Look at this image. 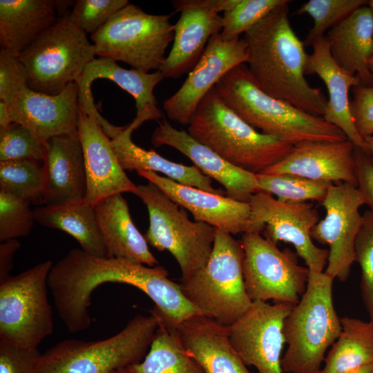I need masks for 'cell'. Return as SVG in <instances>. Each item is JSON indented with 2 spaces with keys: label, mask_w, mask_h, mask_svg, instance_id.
<instances>
[{
  "label": "cell",
  "mask_w": 373,
  "mask_h": 373,
  "mask_svg": "<svg viewBox=\"0 0 373 373\" xmlns=\"http://www.w3.org/2000/svg\"><path fill=\"white\" fill-rule=\"evenodd\" d=\"M45 171L31 159L0 162V191L11 194L29 204H44Z\"/></svg>",
  "instance_id": "836d02e7"
},
{
  "label": "cell",
  "mask_w": 373,
  "mask_h": 373,
  "mask_svg": "<svg viewBox=\"0 0 373 373\" xmlns=\"http://www.w3.org/2000/svg\"><path fill=\"white\" fill-rule=\"evenodd\" d=\"M321 204L326 215L312 229L311 236L329 246L324 272L345 282L355 261V241L363 222L359 209L365 204V200L357 186L341 182L329 186Z\"/></svg>",
  "instance_id": "5bb4252c"
},
{
  "label": "cell",
  "mask_w": 373,
  "mask_h": 373,
  "mask_svg": "<svg viewBox=\"0 0 373 373\" xmlns=\"http://www.w3.org/2000/svg\"><path fill=\"white\" fill-rule=\"evenodd\" d=\"M41 355L37 349L0 340V373H37Z\"/></svg>",
  "instance_id": "7bdbcfd3"
},
{
  "label": "cell",
  "mask_w": 373,
  "mask_h": 373,
  "mask_svg": "<svg viewBox=\"0 0 373 373\" xmlns=\"http://www.w3.org/2000/svg\"><path fill=\"white\" fill-rule=\"evenodd\" d=\"M134 194L149 212V227L144 235L148 244L173 256L180 268L181 280L193 276L211 254L216 229L191 221L178 204L151 182L137 185Z\"/></svg>",
  "instance_id": "ba28073f"
},
{
  "label": "cell",
  "mask_w": 373,
  "mask_h": 373,
  "mask_svg": "<svg viewBox=\"0 0 373 373\" xmlns=\"http://www.w3.org/2000/svg\"><path fill=\"white\" fill-rule=\"evenodd\" d=\"M188 133L229 163L254 174L282 160L293 146L257 131L224 102L215 86L199 104Z\"/></svg>",
  "instance_id": "277c9868"
},
{
  "label": "cell",
  "mask_w": 373,
  "mask_h": 373,
  "mask_svg": "<svg viewBox=\"0 0 373 373\" xmlns=\"http://www.w3.org/2000/svg\"><path fill=\"white\" fill-rule=\"evenodd\" d=\"M192 5L202 7L216 13L226 12L233 8L240 0H187Z\"/></svg>",
  "instance_id": "7dc6e473"
},
{
  "label": "cell",
  "mask_w": 373,
  "mask_h": 373,
  "mask_svg": "<svg viewBox=\"0 0 373 373\" xmlns=\"http://www.w3.org/2000/svg\"><path fill=\"white\" fill-rule=\"evenodd\" d=\"M333 280L325 272L309 271L306 290L283 324L284 373H317L338 337L341 324L333 303Z\"/></svg>",
  "instance_id": "5b68a950"
},
{
  "label": "cell",
  "mask_w": 373,
  "mask_h": 373,
  "mask_svg": "<svg viewBox=\"0 0 373 373\" xmlns=\"http://www.w3.org/2000/svg\"><path fill=\"white\" fill-rule=\"evenodd\" d=\"M28 86L26 70L17 55L1 48L0 51V101L8 103Z\"/></svg>",
  "instance_id": "b9f144b4"
},
{
  "label": "cell",
  "mask_w": 373,
  "mask_h": 373,
  "mask_svg": "<svg viewBox=\"0 0 373 373\" xmlns=\"http://www.w3.org/2000/svg\"><path fill=\"white\" fill-rule=\"evenodd\" d=\"M106 283H124L139 289L153 300L152 310L160 321L174 327L202 314L186 298L180 284L168 278L164 267L123 258L97 257L75 248L52 265L48 280L58 315L68 329L82 332L90 327L91 295Z\"/></svg>",
  "instance_id": "6da1fadb"
},
{
  "label": "cell",
  "mask_w": 373,
  "mask_h": 373,
  "mask_svg": "<svg viewBox=\"0 0 373 373\" xmlns=\"http://www.w3.org/2000/svg\"><path fill=\"white\" fill-rule=\"evenodd\" d=\"M128 3L127 0H77L68 17L86 34L93 35Z\"/></svg>",
  "instance_id": "60d3db41"
},
{
  "label": "cell",
  "mask_w": 373,
  "mask_h": 373,
  "mask_svg": "<svg viewBox=\"0 0 373 373\" xmlns=\"http://www.w3.org/2000/svg\"><path fill=\"white\" fill-rule=\"evenodd\" d=\"M53 264H37L0 282V340L37 349L53 332L48 280Z\"/></svg>",
  "instance_id": "8fae6325"
},
{
  "label": "cell",
  "mask_w": 373,
  "mask_h": 373,
  "mask_svg": "<svg viewBox=\"0 0 373 373\" xmlns=\"http://www.w3.org/2000/svg\"><path fill=\"white\" fill-rule=\"evenodd\" d=\"M354 99L350 102L354 125L364 139L373 134V86L359 84L352 88Z\"/></svg>",
  "instance_id": "ee69618b"
},
{
  "label": "cell",
  "mask_w": 373,
  "mask_h": 373,
  "mask_svg": "<svg viewBox=\"0 0 373 373\" xmlns=\"http://www.w3.org/2000/svg\"><path fill=\"white\" fill-rule=\"evenodd\" d=\"M95 55V47L86 33L68 16H62L18 57L30 89L57 95L70 83L77 82Z\"/></svg>",
  "instance_id": "30bf717a"
},
{
  "label": "cell",
  "mask_w": 373,
  "mask_h": 373,
  "mask_svg": "<svg viewBox=\"0 0 373 373\" xmlns=\"http://www.w3.org/2000/svg\"><path fill=\"white\" fill-rule=\"evenodd\" d=\"M133 131L128 124L121 133L111 140L123 170L158 172L180 184L213 193H222L220 190L212 186L211 179L204 175L195 166L171 162L153 150H145L136 145L131 140Z\"/></svg>",
  "instance_id": "f546056e"
},
{
  "label": "cell",
  "mask_w": 373,
  "mask_h": 373,
  "mask_svg": "<svg viewBox=\"0 0 373 373\" xmlns=\"http://www.w3.org/2000/svg\"><path fill=\"white\" fill-rule=\"evenodd\" d=\"M99 78L115 82L135 99L136 117L129 124L134 131L144 122L161 119L162 112L153 93L155 87L165 78L160 70L150 73L134 68L125 69L111 59L95 58L77 81L79 101L93 95L91 84Z\"/></svg>",
  "instance_id": "484cf974"
},
{
  "label": "cell",
  "mask_w": 373,
  "mask_h": 373,
  "mask_svg": "<svg viewBox=\"0 0 373 373\" xmlns=\"http://www.w3.org/2000/svg\"><path fill=\"white\" fill-rule=\"evenodd\" d=\"M259 191L274 194L280 201L303 203L315 200L322 204L333 183L315 181L294 174H256Z\"/></svg>",
  "instance_id": "e575fe53"
},
{
  "label": "cell",
  "mask_w": 373,
  "mask_h": 373,
  "mask_svg": "<svg viewBox=\"0 0 373 373\" xmlns=\"http://www.w3.org/2000/svg\"><path fill=\"white\" fill-rule=\"evenodd\" d=\"M171 15H151L131 3L91 35L96 55L120 61L144 73L159 70L173 41Z\"/></svg>",
  "instance_id": "9c48e42d"
},
{
  "label": "cell",
  "mask_w": 373,
  "mask_h": 373,
  "mask_svg": "<svg viewBox=\"0 0 373 373\" xmlns=\"http://www.w3.org/2000/svg\"><path fill=\"white\" fill-rule=\"evenodd\" d=\"M110 373H126V372L125 370H117L113 371Z\"/></svg>",
  "instance_id": "db71d44e"
},
{
  "label": "cell",
  "mask_w": 373,
  "mask_h": 373,
  "mask_svg": "<svg viewBox=\"0 0 373 373\" xmlns=\"http://www.w3.org/2000/svg\"><path fill=\"white\" fill-rule=\"evenodd\" d=\"M336 63L356 75L361 84L373 86L369 60L373 57V12L363 6L334 26L326 37Z\"/></svg>",
  "instance_id": "4316f807"
},
{
  "label": "cell",
  "mask_w": 373,
  "mask_h": 373,
  "mask_svg": "<svg viewBox=\"0 0 373 373\" xmlns=\"http://www.w3.org/2000/svg\"><path fill=\"white\" fill-rule=\"evenodd\" d=\"M294 306L254 301L242 316L227 327L233 349L258 373H284L281 367L285 343L283 324Z\"/></svg>",
  "instance_id": "9a60e30c"
},
{
  "label": "cell",
  "mask_w": 373,
  "mask_h": 373,
  "mask_svg": "<svg viewBox=\"0 0 373 373\" xmlns=\"http://www.w3.org/2000/svg\"><path fill=\"white\" fill-rule=\"evenodd\" d=\"M367 6L371 8L373 12V0L368 1Z\"/></svg>",
  "instance_id": "f5cc1de1"
},
{
  "label": "cell",
  "mask_w": 373,
  "mask_h": 373,
  "mask_svg": "<svg viewBox=\"0 0 373 373\" xmlns=\"http://www.w3.org/2000/svg\"><path fill=\"white\" fill-rule=\"evenodd\" d=\"M365 0H310L296 12L307 14L314 21L303 44L312 46L318 39L358 8L367 4Z\"/></svg>",
  "instance_id": "d590c367"
},
{
  "label": "cell",
  "mask_w": 373,
  "mask_h": 373,
  "mask_svg": "<svg viewBox=\"0 0 373 373\" xmlns=\"http://www.w3.org/2000/svg\"><path fill=\"white\" fill-rule=\"evenodd\" d=\"M46 142L26 126L12 122L0 130V162L31 159L44 160Z\"/></svg>",
  "instance_id": "74e56055"
},
{
  "label": "cell",
  "mask_w": 373,
  "mask_h": 373,
  "mask_svg": "<svg viewBox=\"0 0 373 373\" xmlns=\"http://www.w3.org/2000/svg\"><path fill=\"white\" fill-rule=\"evenodd\" d=\"M158 316L137 314L117 334L104 340L66 339L42 354L37 373H110L125 370L147 354Z\"/></svg>",
  "instance_id": "8992f818"
},
{
  "label": "cell",
  "mask_w": 373,
  "mask_h": 373,
  "mask_svg": "<svg viewBox=\"0 0 373 373\" xmlns=\"http://www.w3.org/2000/svg\"><path fill=\"white\" fill-rule=\"evenodd\" d=\"M28 202L0 191V242L24 237L35 222L34 211Z\"/></svg>",
  "instance_id": "ab89813d"
},
{
  "label": "cell",
  "mask_w": 373,
  "mask_h": 373,
  "mask_svg": "<svg viewBox=\"0 0 373 373\" xmlns=\"http://www.w3.org/2000/svg\"><path fill=\"white\" fill-rule=\"evenodd\" d=\"M58 19L52 0H1V48L19 55Z\"/></svg>",
  "instance_id": "f1b7e54d"
},
{
  "label": "cell",
  "mask_w": 373,
  "mask_h": 373,
  "mask_svg": "<svg viewBox=\"0 0 373 373\" xmlns=\"http://www.w3.org/2000/svg\"><path fill=\"white\" fill-rule=\"evenodd\" d=\"M44 205H64L84 201L86 175L79 137L59 135L46 141Z\"/></svg>",
  "instance_id": "cb8c5ba5"
},
{
  "label": "cell",
  "mask_w": 373,
  "mask_h": 373,
  "mask_svg": "<svg viewBox=\"0 0 373 373\" xmlns=\"http://www.w3.org/2000/svg\"><path fill=\"white\" fill-rule=\"evenodd\" d=\"M35 222L73 236L87 254L109 258L99 227L95 206L85 201L64 205H41L33 209Z\"/></svg>",
  "instance_id": "4dcf8cb0"
},
{
  "label": "cell",
  "mask_w": 373,
  "mask_h": 373,
  "mask_svg": "<svg viewBox=\"0 0 373 373\" xmlns=\"http://www.w3.org/2000/svg\"><path fill=\"white\" fill-rule=\"evenodd\" d=\"M355 261L361 269V290L363 300L373 322V212L367 210L355 241Z\"/></svg>",
  "instance_id": "f35d334b"
},
{
  "label": "cell",
  "mask_w": 373,
  "mask_h": 373,
  "mask_svg": "<svg viewBox=\"0 0 373 373\" xmlns=\"http://www.w3.org/2000/svg\"><path fill=\"white\" fill-rule=\"evenodd\" d=\"M248 202L251 214L246 232H263L276 245L279 242L291 243L309 271H325L329 249L318 247L312 238L311 231L320 220L312 203L285 202L263 191L253 194Z\"/></svg>",
  "instance_id": "4fadbf2b"
},
{
  "label": "cell",
  "mask_w": 373,
  "mask_h": 373,
  "mask_svg": "<svg viewBox=\"0 0 373 373\" xmlns=\"http://www.w3.org/2000/svg\"><path fill=\"white\" fill-rule=\"evenodd\" d=\"M176 331L204 373H252L231 344L227 326L200 314L182 322Z\"/></svg>",
  "instance_id": "d4e9b609"
},
{
  "label": "cell",
  "mask_w": 373,
  "mask_h": 373,
  "mask_svg": "<svg viewBox=\"0 0 373 373\" xmlns=\"http://www.w3.org/2000/svg\"><path fill=\"white\" fill-rule=\"evenodd\" d=\"M364 140L367 146L369 153L373 156V135L365 137Z\"/></svg>",
  "instance_id": "f907efd6"
},
{
  "label": "cell",
  "mask_w": 373,
  "mask_h": 373,
  "mask_svg": "<svg viewBox=\"0 0 373 373\" xmlns=\"http://www.w3.org/2000/svg\"><path fill=\"white\" fill-rule=\"evenodd\" d=\"M357 188L373 212V156L354 146Z\"/></svg>",
  "instance_id": "f6af8a7d"
},
{
  "label": "cell",
  "mask_w": 373,
  "mask_h": 373,
  "mask_svg": "<svg viewBox=\"0 0 373 373\" xmlns=\"http://www.w3.org/2000/svg\"><path fill=\"white\" fill-rule=\"evenodd\" d=\"M17 239L9 240L0 244V282L10 276L13 267L14 256L19 249Z\"/></svg>",
  "instance_id": "bcb514c9"
},
{
  "label": "cell",
  "mask_w": 373,
  "mask_h": 373,
  "mask_svg": "<svg viewBox=\"0 0 373 373\" xmlns=\"http://www.w3.org/2000/svg\"><path fill=\"white\" fill-rule=\"evenodd\" d=\"M350 373H373V363L363 366Z\"/></svg>",
  "instance_id": "681fc988"
},
{
  "label": "cell",
  "mask_w": 373,
  "mask_h": 373,
  "mask_svg": "<svg viewBox=\"0 0 373 373\" xmlns=\"http://www.w3.org/2000/svg\"><path fill=\"white\" fill-rule=\"evenodd\" d=\"M137 173L190 211L195 221L208 224L231 235L246 232L251 214L249 202L186 186L155 172L138 171Z\"/></svg>",
  "instance_id": "ffe728a7"
},
{
  "label": "cell",
  "mask_w": 373,
  "mask_h": 373,
  "mask_svg": "<svg viewBox=\"0 0 373 373\" xmlns=\"http://www.w3.org/2000/svg\"><path fill=\"white\" fill-rule=\"evenodd\" d=\"M78 135L82 144L86 175L84 201L95 206L111 195L129 192L135 185L121 167L111 139L104 132L97 107L85 108L79 104Z\"/></svg>",
  "instance_id": "e0dca14e"
},
{
  "label": "cell",
  "mask_w": 373,
  "mask_h": 373,
  "mask_svg": "<svg viewBox=\"0 0 373 373\" xmlns=\"http://www.w3.org/2000/svg\"><path fill=\"white\" fill-rule=\"evenodd\" d=\"M341 331L317 373H350L373 363V322L341 318Z\"/></svg>",
  "instance_id": "1f68e13d"
},
{
  "label": "cell",
  "mask_w": 373,
  "mask_h": 373,
  "mask_svg": "<svg viewBox=\"0 0 373 373\" xmlns=\"http://www.w3.org/2000/svg\"><path fill=\"white\" fill-rule=\"evenodd\" d=\"M125 371L126 373H204L185 350L176 327L161 321L144 358L127 367Z\"/></svg>",
  "instance_id": "d6a6232c"
},
{
  "label": "cell",
  "mask_w": 373,
  "mask_h": 373,
  "mask_svg": "<svg viewBox=\"0 0 373 373\" xmlns=\"http://www.w3.org/2000/svg\"><path fill=\"white\" fill-rule=\"evenodd\" d=\"M215 88L224 102L253 128L291 146L308 142L347 140L340 128L322 117L264 93L254 81L245 64L229 71Z\"/></svg>",
  "instance_id": "3957f363"
},
{
  "label": "cell",
  "mask_w": 373,
  "mask_h": 373,
  "mask_svg": "<svg viewBox=\"0 0 373 373\" xmlns=\"http://www.w3.org/2000/svg\"><path fill=\"white\" fill-rule=\"evenodd\" d=\"M244 256L240 241L216 229L207 264L180 284L186 298L203 315L227 327L242 316L253 303L245 285Z\"/></svg>",
  "instance_id": "52a82bcc"
},
{
  "label": "cell",
  "mask_w": 373,
  "mask_h": 373,
  "mask_svg": "<svg viewBox=\"0 0 373 373\" xmlns=\"http://www.w3.org/2000/svg\"><path fill=\"white\" fill-rule=\"evenodd\" d=\"M243 276L254 301L296 305L307 285L309 269L298 264L296 253L283 250L257 232L242 233Z\"/></svg>",
  "instance_id": "7c38bea8"
},
{
  "label": "cell",
  "mask_w": 373,
  "mask_h": 373,
  "mask_svg": "<svg viewBox=\"0 0 373 373\" xmlns=\"http://www.w3.org/2000/svg\"><path fill=\"white\" fill-rule=\"evenodd\" d=\"M96 219L109 258L126 259L149 267L159 262L148 242L132 221L122 193L107 197L95 205Z\"/></svg>",
  "instance_id": "83f0119b"
},
{
  "label": "cell",
  "mask_w": 373,
  "mask_h": 373,
  "mask_svg": "<svg viewBox=\"0 0 373 373\" xmlns=\"http://www.w3.org/2000/svg\"><path fill=\"white\" fill-rule=\"evenodd\" d=\"M312 46V52L308 55L305 73L317 75L327 87L329 98L322 117L340 128L354 146L370 153L354 125L350 110V90L361 84L359 79L336 63L325 36L316 40Z\"/></svg>",
  "instance_id": "603a6c76"
},
{
  "label": "cell",
  "mask_w": 373,
  "mask_h": 373,
  "mask_svg": "<svg viewBox=\"0 0 373 373\" xmlns=\"http://www.w3.org/2000/svg\"><path fill=\"white\" fill-rule=\"evenodd\" d=\"M180 16L175 24L171 50L159 70L165 78H178L189 73L201 58L210 38L220 33L222 17L187 0L172 1Z\"/></svg>",
  "instance_id": "7402d4cb"
},
{
  "label": "cell",
  "mask_w": 373,
  "mask_h": 373,
  "mask_svg": "<svg viewBox=\"0 0 373 373\" xmlns=\"http://www.w3.org/2000/svg\"><path fill=\"white\" fill-rule=\"evenodd\" d=\"M285 0H240L222 16L220 35L223 40L240 38Z\"/></svg>",
  "instance_id": "8d00e7d4"
},
{
  "label": "cell",
  "mask_w": 373,
  "mask_h": 373,
  "mask_svg": "<svg viewBox=\"0 0 373 373\" xmlns=\"http://www.w3.org/2000/svg\"><path fill=\"white\" fill-rule=\"evenodd\" d=\"M260 173L294 174L315 181L346 182L357 186L354 145L349 140L296 144L282 160Z\"/></svg>",
  "instance_id": "d6986e66"
},
{
  "label": "cell",
  "mask_w": 373,
  "mask_h": 373,
  "mask_svg": "<svg viewBox=\"0 0 373 373\" xmlns=\"http://www.w3.org/2000/svg\"><path fill=\"white\" fill-rule=\"evenodd\" d=\"M151 142L157 147H173L186 155L204 175L220 183L231 198L248 202L250 197L259 191L256 174L229 163L188 132L173 128L166 119L155 128Z\"/></svg>",
  "instance_id": "44dd1931"
},
{
  "label": "cell",
  "mask_w": 373,
  "mask_h": 373,
  "mask_svg": "<svg viewBox=\"0 0 373 373\" xmlns=\"http://www.w3.org/2000/svg\"><path fill=\"white\" fill-rule=\"evenodd\" d=\"M247 62V46L243 38L224 41L220 32L213 35L181 87L164 100L163 109L168 117L189 125L199 104L218 82L233 68Z\"/></svg>",
  "instance_id": "2e32d148"
},
{
  "label": "cell",
  "mask_w": 373,
  "mask_h": 373,
  "mask_svg": "<svg viewBox=\"0 0 373 373\" xmlns=\"http://www.w3.org/2000/svg\"><path fill=\"white\" fill-rule=\"evenodd\" d=\"M369 68L371 71V73L373 74V57H372L368 62Z\"/></svg>",
  "instance_id": "816d5d0a"
},
{
  "label": "cell",
  "mask_w": 373,
  "mask_h": 373,
  "mask_svg": "<svg viewBox=\"0 0 373 373\" xmlns=\"http://www.w3.org/2000/svg\"><path fill=\"white\" fill-rule=\"evenodd\" d=\"M7 105L12 122L26 126L44 142L59 135L79 137L76 82L57 95L37 92L26 86Z\"/></svg>",
  "instance_id": "ac0fdd59"
},
{
  "label": "cell",
  "mask_w": 373,
  "mask_h": 373,
  "mask_svg": "<svg viewBox=\"0 0 373 373\" xmlns=\"http://www.w3.org/2000/svg\"><path fill=\"white\" fill-rule=\"evenodd\" d=\"M12 123L7 104L0 101V130L7 128Z\"/></svg>",
  "instance_id": "c3c4849f"
},
{
  "label": "cell",
  "mask_w": 373,
  "mask_h": 373,
  "mask_svg": "<svg viewBox=\"0 0 373 373\" xmlns=\"http://www.w3.org/2000/svg\"><path fill=\"white\" fill-rule=\"evenodd\" d=\"M289 2L285 0L244 34L248 70L264 93L323 117L327 99L305 77L308 55L290 25Z\"/></svg>",
  "instance_id": "7a4b0ae2"
}]
</instances>
